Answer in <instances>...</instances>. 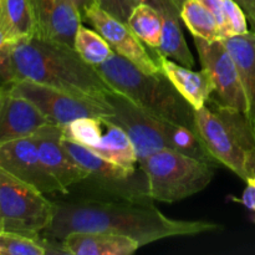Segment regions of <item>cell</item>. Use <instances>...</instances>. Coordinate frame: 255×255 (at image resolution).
<instances>
[{
  "instance_id": "cell-1",
  "label": "cell",
  "mask_w": 255,
  "mask_h": 255,
  "mask_svg": "<svg viewBox=\"0 0 255 255\" xmlns=\"http://www.w3.org/2000/svg\"><path fill=\"white\" fill-rule=\"evenodd\" d=\"M55 216L40 236L60 242L72 232H105L134 239L141 247L176 237H193L219 231L221 224L207 221L169 218L152 201L60 194L52 199Z\"/></svg>"
},
{
  "instance_id": "cell-2",
  "label": "cell",
  "mask_w": 255,
  "mask_h": 255,
  "mask_svg": "<svg viewBox=\"0 0 255 255\" xmlns=\"http://www.w3.org/2000/svg\"><path fill=\"white\" fill-rule=\"evenodd\" d=\"M20 80L100 102H107L106 96L114 91L97 67L85 61L74 47L39 35L19 39L11 45L2 89Z\"/></svg>"
},
{
  "instance_id": "cell-3",
  "label": "cell",
  "mask_w": 255,
  "mask_h": 255,
  "mask_svg": "<svg viewBox=\"0 0 255 255\" xmlns=\"http://www.w3.org/2000/svg\"><path fill=\"white\" fill-rule=\"evenodd\" d=\"M97 70L115 91L126 96L149 115L194 131L196 110L162 72H143L116 51Z\"/></svg>"
},
{
  "instance_id": "cell-4",
  "label": "cell",
  "mask_w": 255,
  "mask_h": 255,
  "mask_svg": "<svg viewBox=\"0 0 255 255\" xmlns=\"http://www.w3.org/2000/svg\"><path fill=\"white\" fill-rule=\"evenodd\" d=\"M106 101L114 109V114L106 119L126 131L136 148L138 163L154 152L166 148L217 163L193 129L152 116L115 90L107 95Z\"/></svg>"
},
{
  "instance_id": "cell-5",
  "label": "cell",
  "mask_w": 255,
  "mask_h": 255,
  "mask_svg": "<svg viewBox=\"0 0 255 255\" xmlns=\"http://www.w3.org/2000/svg\"><path fill=\"white\" fill-rule=\"evenodd\" d=\"M194 131L212 158L231 169L244 182L247 161L255 138L246 114L207 102L194 111Z\"/></svg>"
},
{
  "instance_id": "cell-6",
  "label": "cell",
  "mask_w": 255,
  "mask_h": 255,
  "mask_svg": "<svg viewBox=\"0 0 255 255\" xmlns=\"http://www.w3.org/2000/svg\"><path fill=\"white\" fill-rule=\"evenodd\" d=\"M152 201L174 203L199 193L214 177V164L174 149H161L138 163Z\"/></svg>"
},
{
  "instance_id": "cell-7",
  "label": "cell",
  "mask_w": 255,
  "mask_h": 255,
  "mask_svg": "<svg viewBox=\"0 0 255 255\" xmlns=\"http://www.w3.org/2000/svg\"><path fill=\"white\" fill-rule=\"evenodd\" d=\"M47 194L0 169V219L4 231L39 237L51 226L54 201Z\"/></svg>"
},
{
  "instance_id": "cell-8",
  "label": "cell",
  "mask_w": 255,
  "mask_h": 255,
  "mask_svg": "<svg viewBox=\"0 0 255 255\" xmlns=\"http://www.w3.org/2000/svg\"><path fill=\"white\" fill-rule=\"evenodd\" d=\"M4 90L29 100L52 125L59 127L80 117H106L114 114L109 102L82 99L30 80L15 81Z\"/></svg>"
},
{
  "instance_id": "cell-9",
  "label": "cell",
  "mask_w": 255,
  "mask_h": 255,
  "mask_svg": "<svg viewBox=\"0 0 255 255\" xmlns=\"http://www.w3.org/2000/svg\"><path fill=\"white\" fill-rule=\"evenodd\" d=\"M202 69L211 75L214 92L208 102L246 114L247 101L236 60L223 40L207 41L193 36Z\"/></svg>"
},
{
  "instance_id": "cell-10",
  "label": "cell",
  "mask_w": 255,
  "mask_h": 255,
  "mask_svg": "<svg viewBox=\"0 0 255 255\" xmlns=\"http://www.w3.org/2000/svg\"><path fill=\"white\" fill-rule=\"evenodd\" d=\"M0 169L36 187L45 194H66L40 158L34 134L0 144Z\"/></svg>"
},
{
  "instance_id": "cell-11",
  "label": "cell",
  "mask_w": 255,
  "mask_h": 255,
  "mask_svg": "<svg viewBox=\"0 0 255 255\" xmlns=\"http://www.w3.org/2000/svg\"><path fill=\"white\" fill-rule=\"evenodd\" d=\"M84 20L94 26L114 51L136 65L139 70L147 74H161L157 59L149 54L143 42L134 35L126 22L115 17L97 4L91 5L85 11Z\"/></svg>"
},
{
  "instance_id": "cell-12",
  "label": "cell",
  "mask_w": 255,
  "mask_h": 255,
  "mask_svg": "<svg viewBox=\"0 0 255 255\" xmlns=\"http://www.w3.org/2000/svg\"><path fill=\"white\" fill-rule=\"evenodd\" d=\"M39 147L40 158L51 173V176L61 184L66 194L70 189L89 177V173L77 164L62 143L61 127L47 125L34 134Z\"/></svg>"
},
{
  "instance_id": "cell-13",
  "label": "cell",
  "mask_w": 255,
  "mask_h": 255,
  "mask_svg": "<svg viewBox=\"0 0 255 255\" xmlns=\"http://www.w3.org/2000/svg\"><path fill=\"white\" fill-rule=\"evenodd\" d=\"M51 122L24 97L2 90L0 95V144L37 133Z\"/></svg>"
},
{
  "instance_id": "cell-14",
  "label": "cell",
  "mask_w": 255,
  "mask_h": 255,
  "mask_svg": "<svg viewBox=\"0 0 255 255\" xmlns=\"http://www.w3.org/2000/svg\"><path fill=\"white\" fill-rule=\"evenodd\" d=\"M37 34L45 39L74 47L75 35L82 22L81 12L72 0H32Z\"/></svg>"
},
{
  "instance_id": "cell-15",
  "label": "cell",
  "mask_w": 255,
  "mask_h": 255,
  "mask_svg": "<svg viewBox=\"0 0 255 255\" xmlns=\"http://www.w3.org/2000/svg\"><path fill=\"white\" fill-rule=\"evenodd\" d=\"M156 59L162 74L194 110L206 106L214 92V82L206 70L194 71L191 67L179 65L157 54Z\"/></svg>"
},
{
  "instance_id": "cell-16",
  "label": "cell",
  "mask_w": 255,
  "mask_h": 255,
  "mask_svg": "<svg viewBox=\"0 0 255 255\" xmlns=\"http://www.w3.org/2000/svg\"><path fill=\"white\" fill-rule=\"evenodd\" d=\"M60 244L70 255H131L141 248L129 237L105 232H72Z\"/></svg>"
},
{
  "instance_id": "cell-17",
  "label": "cell",
  "mask_w": 255,
  "mask_h": 255,
  "mask_svg": "<svg viewBox=\"0 0 255 255\" xmlns=\"http://www.w3.org/2000/svg\"><path fill=\"white\" fill-rule=\"evenodd\" d=\"M227 49L236 60L246 94V116L255 138V31L223 39Z\"/></svg>"
},
{
  "instance_id": "cell-18",
  "label": "cell",
  "mask_w": 255,
  "mask_h": 255,
  "mask_svg": "<svg viewBox=\"0 0 255 255\" xmlns=\"http://www.w3.org/2000/svg\"><path fill=\"white\" fill-rule=\"evenodd\" d=\"M104 133L95 147L90 148L105 159L127 168H137L138 157L131 138L122 127L102 117Z\"/></svg>"
},
{
  "instance_id": "cell-19",
  "label": "cell",
  "mask_w": 255,
  "mask_h": 255,
  "mask_svg": "<svg viewBox=\"0 0 255 255\" xmlns=\"http://www.w3.org/2000/svg\"><path fill=\"white\" fill-rule=\"evenodd\" d=\"M0 29L12 42L37 34L32 0H0Z\"/></svg>"
},
{
  "instance_id": "cell-20",
  "label": "cell",
  "mask_w": 255,
  "mask_h": 255,
  "mask_svg": "<svg viewBox=\"0 0 255 255\" xmlns=\"http://www.w3.org/2000/svg\"><path fill=\"white\" fill-rule=\"evenodd\" d=\"M62 143H64L65 148L69 151V153L71 154L72 158L89 173V177H91V178L105 179V181L126 179L133 176L139 168V167L127 168V167L119 166V164L107 161L104 157L99 156L87 147L75 143V142L64 138V137H62Z\"/></svg>"
},
{
  "instance_id": "cell-21",
  "label": "cell",
  "mask_w": 255,
  "mask_h": 255,
  "mask_svg": "<svg viewBox=\"0 0 255 255\" xmlns=\"http://www.w3.org/2000/svg\"><path fill=\"white\" fill-rule=\"evenodd\" d=\"M181 19L163 15V30H162L161 41L154 51L159 56L172 60L179 65L193 69L194 56L189 50L181 26Z\"/></svg>"
},
{
  "instance_id": "cell-22",
  "label": "cell",
  "mask_w": 255,
  "mask_h": 255,
  "mask_svg": "<svg viewBox=\"0 0 255 255\" xmlns=\"http://www.w3.org/2000/svg\"><path fill=\"white\" fill-rule=\"evenodd\" d=\"M181 19L193 36L207 41L222 40L218 20L201 0H186L181 6Z\"/></svg>"
},
{
  "instance_id": "cell-23",
  "label": "cell",
  "mask_w": 255,
  "mask_h": 255,
  "mask_svg": "<svg viewBox=\"0 0 255 255\" xmlns=\"http://www.w3.org/2000/svg\"><path fill=\"white\" fill-rule=\"evenodd\" d=\"M127 25L146 46L153 50L158 47L163 30V15L156 7L137 4L129 15Z\"/></svg>"
},
{
  "instance_id": "cell-24",
  "label": "cell",
  "mask_w": 255,
  "mask_h": 255,
  "mask_svg": "<svg viewBox=\"0 0 255 255\" xmlns=\"http://www.w3.org/2000/svg\"><path fill=\"white\" fill-rule=\"evenodd\" d=\"M74 49L80 56L95 67H99L106 62L114 54V50L109 42L96 31L80 25L74 40Z\"/></svg>"
},
{
  "instance_id": "cell-25",
  "label": "cell",
  "mask_w": 255,
  "mask_h": 255,
  "mask_svg": "<svg viewBox=\"0 0 255 255\" xmlns=\"http://www.w3.org/2000/svg\"><path fill=\"white\" fill-rule=\"evenodd\" d=\"M51 254L50 244L41 236L29 237L14 232L0 233V255H46Z\"/></svg>"
},
{
  "instance_id": "cell-26",
  "label": "cell",
  "mask_w": 255,
  "mask_h": 255,
  "mask_svg": "<svg viewBox=\"0 0 255 255\" xmlns=\"http://www.w3.org/2000/svg\"><path fill=\"white\" fill-rule=\"evenodd\" d=\"M62 137L81 146L92 148L104 133L102 117H80L61 127Z\"/></svg>"
},
{
  "instance_id": "cell-27",
  "label": "cell",
  "mask_w": 255,
  "mask_h": 255,
  "mask_svg": "<svg viewBox=\"0 0 255 255\" xmlns=\"http://www.w3.org/2000/svg\"><path fill=\"white\" fill-rule=\"evenodd\" d=\"M221 30L222 40L247 34L249 31L246 12L234 0L223 1V24Z\"/></svg>"
},
{
  "instance_id": "cell-28",
  "label": "cell",
  "mask_w": 255,
  "mask_h": 255,
  "mask_svg": "<svg viewBox=\"0 0 255 255\" xmlns=\"http://www.w3.org/2000/svg\"><path fill=\"white\" fill-rule=\"evenodd\" d=\"M96 4L126 24L132 10L136 6L132 0H96Z\"/></svg>"
},
{
  "instance_id": "cell-29",
  "label": "cell",
  "mask_w": 255,
  "mask_h": 255,
  "mask_svg": "<svg viewBox=\"0 0 255 255\" xmlns=\"http://www.w3.org/2000/svg\"><path fill=\"white\" fill-rule=\"evenodd\" d=\"M12 44L14 42L0 29V84H1V86H4L5 80H6L7 66H9V55Z\"/></svg>"
},
{
  "instance_id": "cell-30",
  "label": "cell",
  "mask_w": 255,
  "mask_h": 255,
  "mask_svg": "<svg viewBox=\"0 0 255 255\" xmlns=\"http://www.w3.org/2000/svg\"><path fill=\"white\" fill-rule=\"evenodd\" d=\"M134 4H147L156 7L162 15H171V16L181 19V7L174 2V0H132ZM182 20V19H181Z\"/></svg>"
},
{
  "instance_id": "cell-31",
  "label": "cell",
  "mask_w": 255,
  "mask_h": 255,
  "mask_svg": "<svg viewBox=\"0 0 255 255\" xmlns=\"http://www.w3.org/2000/svg\"><path fill=\"white\" fill-rule=\"evenodd\" d=\"M246 183L247 187L242 194L241 202L248 211L252 212L255 223V177H249Z\"/></svg>"
},
{
  "instance_id": "cell-32",
  "label": "cell",
  "mask_w": 255,
  "mask_h": 255,
  "mask_svg": "<svg viewBox=\"0 0 255 255\" xmlns=\"http://www.w3.org/2000/svg\"><path fill=\"white\" fill-rule=\"evenodd\" d=\"M246 12L248 22L251 24L252 30L255 31V0H234Z\"/></svg>"
},
{
  "instance_id": "cell-33",
  "label": "cell",
  "mask_w": 255,
  "mask_h": 255,
  "mask_svg": "<svg viewBox=\"0 0 255 255\" xmlns=\"http://www.w3.org/2000/svg\"><path fill=\"white\" fill-rule=\"evenodd\" d=\"M212 12L216 16V19L218 20L219 26H222L223 24V1L224 0H201Z\"/></svg>"
},
{
  "instance_id": "cell-34",
  "label": "cell",
  "mask_w": 255,
  "mask_h": 255,
  "mask_svg": "<svg viewBox=\"0 0 255 255\" xmlns=\"http://www.w3.org/2000/svg\"><path fill=\"white\" fill-rule=\"evenodd\" d=\"M76 5V7L79 9V11L81 12V16L84 19V14L87 9H89L91 5L96 4V0H72Z\"/></svg>"
},
{
  "instance_id": "cell-35",
  "label": "cell",
  "mask_w": 255,
  "mask_h": 255,
  "mask_svg": "<svg viewBox=\"0 0 255 255\" xmlns=\"http://www.w3.org/2000/svg\"><path fill=\"white\" fill-rule=\"evenodd\" d=\"M247 169H248L249 177H255V148L249 152L248 161H247Z\"/></svg>"
},
{
  "instance_id": "cell-36",
  "label": "cell",
  "mask_w": 255,
  "mask_h": 255,
  "mask_svg": "<svg viewBox=\"0 0 255 255\" xmlns=\"http://www.w3.org/2000/svg\"><path fill=\"white\" fill-rule=\"evenodd\" d=\"M184 1H186V0H174V2H176V4L177 5H178V6L179 7H181L182 6V4H183V2Z\"/></svg>"
},
{
  "instance_id": "cell-37",
  "label": "cell",
  "mask_w": 255,
  "mask_h": 255,
  "mask_svg": "<svg viewBox=\"0 0 255 255\" xmlns=\"http://www.w3.org/2000/svg\"><path fill=\"white\" fill-rule=\"evenodd\" d=\"M2 231H4V227H2V222H1V219H0V233H1Z\"/></svg>"
},
{
  "instance_id": "cell-38",
  "label": "cell",
  "mask_w": 255,
  "mask_h": 255,
  "mask_svg": "<svg viewBox=\"0 0 255 255\" xmlns=\"http://www.w3.org/2000/svg\"><path fill=\"white\" fill-rule=\"evenodd\" d=\"M2 90H4V89H2L1 84H0V95H1V94H2Z\"/></svg>"
}]
</instances>
